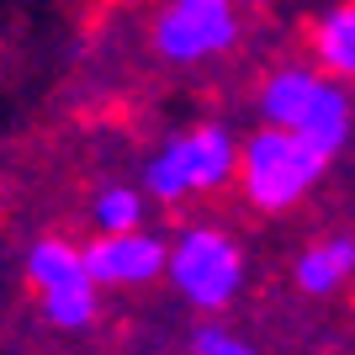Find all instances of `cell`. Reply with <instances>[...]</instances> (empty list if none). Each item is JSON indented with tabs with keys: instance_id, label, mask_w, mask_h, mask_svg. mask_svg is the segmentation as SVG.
<instances>
[{
	"instance_id": "10",
	"label": "cell",
	"mask_w": 355,
	"mask_h": 355,
	"mask_svg": "<svg viewBox=\"0 0 355 355\" xmlns=\"http://www.w3.org/2000/svg\"><path fill=\"white\" fill-rule=\"evenodd\" d=\"M80 270H85V254L74 250V244H64V239H43V244H32V254H27V276H32L37 292L69 282Z\"/></svg>"
},
{
	"instance_id": "2",
	"label": "cell",
	"mask_w": 355,
	"mask_h": 355,
	"mask_svg": "<svg viewBox=\"0 0 355 355\" xmlns=\"http://www.w3.org/2000/svg\"><path fill=\"white\" fill-rule=\"evenodd\" d=\"M260 112L266 122H282L292 133L313 138L324 154H340L350 138V90L340 85V74H313V69H276L260 90Z\"/></svg>"
},
{
	"instance_id": "4",
	"label": "cell",
	"mask_w": 355,
	"mask_h": 355,
	"mask_svg": "<svg viewBox=\"0 0 355 355\" xmlns=\"http://www.w3.org/2000/svg\"><path fill=\"white\" fill-rule=\"evenodd\" d=\"M170 276H175L180 297L202 313H218L234 302L239 282H244V260H239V244L223 228L196 223L180 234V244L170 250Z\"/></svg>"
},
{
	"instance_id": "9",
	"label": "cell",
	"mask_w": 355,
	"mask_h": 355,
	"mask_svg": "<svg viewBox=\"0 0 355 355\" xmlns=\"http://www.w3.org/2000/svg\"><path fill=\"white\" fill-rule=\"evenodd\" d=\"M96 276L90 270H80V276H69V282H59V286H48L43 292V308H48V318L59 329H85L90 318H96Z\"/></svg>"
},
{
	"instance_id": "7",
	"label": "cell",
	"mask_w": 355,
	"mask_h": 355,
	"mask_svg": "<svg viewBox=\"0 0 355 355\" xmlns=\"http://www.w3.org/2000/svg\"><path fill=\"white\" fill-rule=\"evenodd\" d=\"M350 276H355V239H324V244H313V250L297 260V286L308 297L340 292Z\"/></svg>"
},
{
	"instance_id": "11",
	"label": "cell",
	"mask_w": 355,
	"mask_h": 355,
	"mask_svg": "<svg viewBox=\"0 0 355 355\" xmlns=\"http://www.w3.org/2000/svg\"><path fill=\"white\" fill-rule=\"evenodd\" d=\"M138 218H144V202H138L133 191L106 186V191L96 196V223H101L106 234H128V228H138Z\"/></svg>"
},
{
	"instance_id": "8",
	"label": "cell",
	"mask_w": 355,
	"mask_h": 355,
	"mask_svg": "<svg viewBox=\"0 0 355 355\" xmlns=\"http://www.w3.org/2000/svg\"><path fill=\"white\" fill-rule=\"evenodd\" d=\"M313 53H318V64H324L329 74L355 80V0L318 16V27H313Z\"/></svg>"
},
{
	"instance_id": "12",
	"label": "cell",
	"mask_w": 355,
	"mask_h": 355,
	"mask_svg": "<svg viewBox=\"0 0 355 355\" xmlns=\"http://www.w3.org/2000/svg\"><path fill=\"white\" fill-rule=\"evenodd\" d=\"M191 345H196V355H254L250 345H239L234 334H223V329H212V324H207V329H196V340H191Z\"/></svg>"
},
{
	"instance_id": "6",
	"label": "cell",
	"mask_w": 355,
	"mask_h": 355,
	"mask_svg": "<svg viewBox=\"0 0 355 355\" xmlns=\"http://www.w3.org/2000/svg\"><path fill=\"white\" fill-rule=\"evenodd\" d=\"M164 266H170V250H164L154 234H138V228H128V234H101L85 250V270L101 286H144V282H154Z\"/></svg>"
},
{
	"instance_id": "1",
	"label": "cell",
	"mask_w": 355,
	"mask_h": 355,
	"mask_svg": "<svg viewBox=\"0 0 355 355\" xmlns=\"http://www.w3.org/2000/svg\"><path fill=\"white\" fill-rule=\"evenodd\" d=\"M329 154L313 138L292 133L282 122H266L250 144L239 148V191L260 212H286L318 186Z\"/></svg>"
},
{
	"instance_id": "3",
	"label": "cell",
	"mask_w": 355,
	"mask_h": 355,
	"mask_svg": "<svg viewBox=\"0 0 355 355\" xmlns=\"http://www.w3.org/2000/svg\"><path fill=\"white\" fill-rule=\"evenodd\" d=\"M234 175H239V148L223 128H191V133L170 138L144 170L148 191L164 196V202L196 196V191H218Z\"/></svg>"
},
{
	"instance_id": "5",
	"label": "cell",
	"mask_w": 355,
	"mask_h": 355,
	"mask_svg": "<svg viewBox=\"0 0 355 355\" xmlns=\"http://www.w3.org/2000/svg\"><path fill=\"white\" fill-rule=\"evenodd\" d=\"M234 37H239L234 0H164L159 21H154V48L170 64L228 53Z\"/></svg>"
}]
</instances>
